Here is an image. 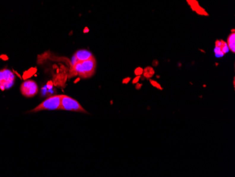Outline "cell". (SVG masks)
Returning <instances> with one entry per match:
<instances>
[{"mask_svg": "<svg viewBox=\"0 0 235 177\" xmlns=\"http://www.w3.org/2000/svg\"><path fill=\"white\" fill-rule=\"evenodd\" d=\"M143 71H144L143 68L139 67V68H136L135 71H134V73H135V74L137 76H141V75H142V74H143Z\"/></svg>", "mask_w": 235, "mask_h": 177, "instance_id": "13", "label": "cell"}, {"mask_svg": "<svg viewBox=\"0 0 235 177\" xmlns=\"http://www.w3.org/2000/svg\"><path fill=\"white\" fill-rule=\"evenodd\" d=\"M96 66L94 57L83 62H77L72 66V73L73 76L77 75L82 79H89L95 73Z\"/></svg>", "mask_w": 235, "mask_h": 177, "instance_id": "1", "label": "cell"}, {"mask_svg": "<svg viewBox=\"0 0 235 177\" xmlns=\"http://www.w3.org/2000/svg\"><path fill=\"white\" fill-rule=\"evenodd\" d=\"M15 79L14 71L7 68L0 70V90L4 91L12 87L15 83Z\"/></svg>", "mask_w": 235, "mask_h": 177, "instance_id": "4", "label": "cell"}, {"mask_svg": "<svg viewBox=\"0 0 235 177\" xmlns=\"http://www.w3.org/2000/svg\"><path fill=\"white\" fill-rule=\"evenodd\" d=\"M187 2L190 5L191 9L193 11H196L197 14L200 15H204H204L205 16H208V14L206 13V11L200 7V5L199 4L198 1L196 0H187Z\"/></svg>", "mask_w": 235, "mask_h": 177, "instance_id": "7", "label": "cell"}, {"mask_svg": "<svg viewBox=\"0 0 235 177\" xmlns=\"http://www.w3.org/2000/svg\"><path fill=\"white\" fill-rule=\"evenodd\" d=\"M74 57L77 60V62H83V61L90 59L94 57L92 53L87 49H80L77 51L74 54Z\"/></svg>", "mask_w": 235, "mask_h": 177, "instance_id": "6", "label": "cell"}, {"mask_svg": "<svg viewBox=\"0 0 235 177\" xmlns=\"http://www.w3.org/2000/svg\"><path fill=\"white\" fill-rule=\"evenodd\" d=\"M227 46L229 47V49H230L232 52H235V34L233 30V33H231L229 35L227 38Z\"/></svg>", "mask_w": 235, "mask_h": 177, "instance_id": "8", "label": "cell"}, {"mask_svg": "<svg viewBox=\"0 0 235 177\" xmlns=\"http://www.w3.org/2000/svg\"><path fill=\"white\" fill-rule=\"evenodd\" d=\"M150 83H151V84L152 85L153 87H156V88H158V89H159V90H163V88L161 87V85L159 84L158 82H156V81H153V80H150Z\"/></svg>", "mask_w": 235, "mask_h": 177, "instance_id": "12", "label": "cell"}, {"mask_svg": "<svg viewBox=\"0 0 235 177\" xmlns=\"http://www.w3.org/2000/svg\"><path fill=\"white\" fill-rule=\"evenodd\" d=\"M59 109L88 114V112L80 104L78 101L72 98L71 97L64 95H61V100Z\"/></svg>", "mask_w": 235, "mask_h": 177, "instance_id": "2", "label": "cell"}, {"mask_svg": "<svg viewBox=\"0 0 235 177\" xmlns=\"http://www.w3.org/2000/svg\"><path fill=\"white\" fill-rule=\"evenodd\" d=\"M38 85L33 80H26L21 83L20 87V93L25 98H33L38 93Z\"/></svg>", "mask_w": 235, "mask_h": 177, "instance_id": "5", "label": "cell"}, {"mask_svg": "<svg viewBox=\"0 0 235 177\" xmlns=\"http://www.w3.org/2000/svg\"><path fill=\"white\" fill-rule=\"evenodd\" d=\"M215 46L216 47H219L220 48L221 51L223 52V54H225V53H227L229 51V47L227 46V43H225L223 40H217L215 42Z\"/></svg>", "mask_w": 235, "mask_h": 177, "instance_id": "9", "label": "cell"}, {"mask_svg": "<svg viewBox=\"0 0 235 177\" xmlns=\"http://www.w3.org/2000/svg\"><path fill=\"white\" fill-rule=\"evenodd\" d=\"M154 73L155 72L153 68L150 67V66H148V67L146 68L143 71L144 76H145V77L147 78V79H151V78L153 76Z\"/></svg>", "mask_w": 235, "mask_h": 177, "instance_id": "10", "label": "cell"}, {"mask_svg": "<svg viewBox=\"0 0 235 177\" xmlns=\"http://www.w3.org/2000/svg\"><path fill=\"white\" fill-rule=\"evenodd\" d=\"M0 59H1L4 60V61H7V60L9 59V57L7 56V55L1 54V55H0Z\"/></svg>", "mask_w": 235, "mask_h": 177, "instance_id": "14", "label": "cell"}, {"mask_svg": "<svg viewBox=\"0 0 235 177\" xmlns=\"http://www.w3.org/2000/svg\"><path fill=\"white\" fill-rule=\"evenodd\" d=\"M61 95H54L49 97L43 101L41 104L36 106L33 109L30 110L28 113H35L42 110H56L59 109Z\"/></svg>", "mask_w": 235, "mask_h": 177, "instance_id": "3", "label": "cell"}, {"mask_svg": "<svg viewBox=\"0 0 235 177\" xmlns=\"http://www.w3.org/2000/svg\"><path fill=\"white\" fill-rule=\"evenodd\" d=\"M215 53L216 57H223V55H224V54H223V52H222L220 48L219 47H216L215 46Z\"/></svg>", "mask_w": 235, "mask_h": 177, "instance_id": "11", "label": "cell"}, {"mask_svg": "<svg viewBox=\"0 0 235 177\" xmlns=\"http://www.w3.org/2000/svg\"><path fill=\"white\" fill-rule=\"evenodd\" d=\"M139 78H140V76H137V77L136 78V79H134V81H133V83H137L138 82V81H139Z\"/></svg>", "mask_w": 235, "mask_h": 177, "instance_id": "15", "label": "cell"}]
</instances>
